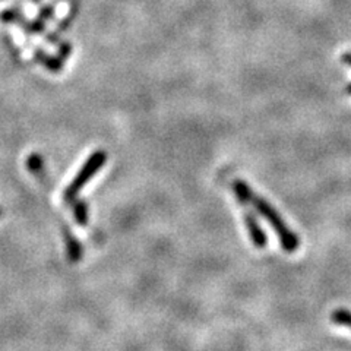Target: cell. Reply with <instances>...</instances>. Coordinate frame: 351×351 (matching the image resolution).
<instances>
[{
	"label": "cell",
	"instance_id": "cell-15",
	"mask_svg": "<svg viewBox=\"0 0 351 351\" xmlns=\"http://www.w3.org/2000/svg\"><path fill=\"white\" fill-rule=\"evenodd\" d=\"M0 215H2V210H0Z\"/></svg>",
	"mask_w": 351,
	"mask_h": 351
},
{
	"label": "cell",
	"instance_id": "cell-12",
	"mask_svg": "<svg viewBox=\"0 0 351 351\" xmlns=\"http://www.w3.org/2000/svg\"><path fill=\"white\" fill-rule=\"evenodd\" d=\"M341 62L347 66H351V53H344L341 56Z\"/></svg>",
	"mask_w": 351,
	"mask_h": 351
},
{
	"label": "cell",
	"instance_id": "cell-2",
	"mask_svg": "<svg viewBox=\"0 0 351 351\" xmlns=\"http://www.w3.org/2000/svg\"><path fill=\"white\" fill-rule=\"evenodd\" d=\"M107 161V152L103 149H98L95 152H93L88 160L85 161V164L82 166V169L76 173L75 179L69 183L68 188L64 189L63 192V197L66 202H72L76 195H78L84 186L90 182L94 176L101 170V167L104 166Z\"/></svg>",
	"mask_w": 351,
	"mask_h": 351
},
{
	"label": "cell",
	"instance_id": "cell-5",
	"mask_svg": "<svg viewBox=\"0 0 351 351\" xmlns=\"http://www.w3.org/2000/svg\"><path fill=\"white\" fill-rule=\"evenodd\" d=\"M64 240H66V252H68L69 261L78 262L82 256V246L80 245V241L76 240L69 232L64 233Z\"/></svg>",
	"mask_w": 351,
	"mask_h": 351
},
{
	"label": "cell",
	"instance_id": "cell-3",
	"mask_svg": "<svg viewBox=\"0 0 351 351\" xmlns=\"http://www.w3.org/2000/svg\"><path fill=\"white\" fill-rule=\"evenodd\" d=\"M243 217H245V224H246L252 243H254V246L256 249H263L268 243V237H267L265 232H263V228L261 227V224L258 221V217L255 215L254 211H249V210L245 211Z\"/></svg>",
	"mask_w": 351,
	"mask_h": 351
},
{
	"label": "cell",
	"instance_id": "cell-13",
	"mask_svg": "<svg viewBox=\"0 0 351 351\" xmlns=\"http://www.w3.org/2000/svg\"><path fill=\"white\" fill-rule=\"evenodd\" d=\"M346 93H347L348 95H351V84H350V85L346 88Z\"/></svg>",
	"mask_w": 351,
	"mask_h": 351
},
{
	"label": "cell",
	"instance_id": "cell-8",
	"mask_svg": "<svg viewBox=\"0 0 351 351\" xmlns=\"http://www.w3.org/2000/svg\"><path fill=\"white\" fill-rule=\"evenodd\" d=\"M24 15H22L19 8H9L0 14V21H3L5 24H18Z\"/></svg>",
	"mask_w": 351,
	"mask_h": 351
},
{
	"label": "cell",
	"instance_id": "cell-9",
	"mask_svg": "<svg viewBox=\"0 0 351 351\" xmlns=\"http://www.w3.org/2000/svg\"><path fill=\"white\" fill-rule=\"evenodd\" d=\"M27 166L32 174H38L43 170V160L38 154H32V156H29V158L27 161Z\"/></svg>",
	"mask_w": 351,
	"mask_h": 351
},
{
	"label": "cell",
	"instance_id": "cell-6",
	"mask_svg": "<svg viewBox=\"0 0 351 351\" xmlns=\"http://www.w3.org/2000/svg\"><path fill=\"white\" fill-rule=\"evenodd\" d=\"M73 217L76 219V223L81 227H85L88 223V205L84 201L75 202L73 206Z\"/></svg>",
	"mask_w": 351,
	"mask_h": 351
},
{
	"label": "cell",
	"instance_id": "cell-11",
	"mask_svg": "<svg viewBox=\"0 0 351 351\" xmlns=\"http://www.w3.org/2000/svg\"><path fill=\"white\" fill-rule=\"evenodd\" d=\"M71 53H72V44H69V43H62L60 47H59V56L64 60L66 58L69 56Z\"/></svg>",
	"mask_w": 351,
	"mask_h": 351
},
{
	"label": "cell",
	"instance_id": "cell-1",
	"mask_svg": "<svg viewBox=\"0 0 351 351\" xmlns=\"http://www.w3.org/2000/svg\"><path fill=\"white\" fill-rule=\"evenodd\" d=\"M233 192L236 193L237 199L241 205L252 206L254 210L262 217L267 219V223L274 228L276 232L281 249L287 254H294L298 252L300 246V239L298 237L293 230L289 228V226L284 223L282 217L278 214V211L274 208L267 199H263L262 196L256 195L254 191L250 189V186L243 180H234L233 182Z\"/></svg>",
	"mask_w": 351,
	"mask_h": 351
},
{
	"label": "cell",
	"instance_id": "cell-14",
	"mask_svg": "<svg viewBox=\"0 0 351 351\" xmlns=\"http://www.w3.org/2000/svg\"><path fill=\"white\" fill-rule=\"evenodd\" d=\"M29 2H31V3H34V5H40L41 0H29Z\"/></svg>",
	"mask_w": 351,
	"mask_h": 351
},
{
	"label": "cell",
	"instance_id": "cell-10",
	"mask_svg": "<svg viewBox=\"0 0 351 351\" xmlns=\"http://www.w3.org/2000/svg\"><path fill=\"white\" fill-rule=\"evenodd\" d=\"M53 16H54V6H53V5L41 8L40 14H38V18H40V19L49 21V19H53Z\"/></svg>",
	"mask_w": 351,
	"mask_h": 351
},
{
	"label": "cell",
	"instance_id": "cell-7",
	"mask_svg": "<svg viewBox=\"0 0 351 351\" xmlns=\"http://www.w3.org/2000/svg\"><path fill=\"white\" fill-rule=\"evenodd\" d=\"M331 321L335 325H343L351 329V311L347 309H335L331 313Z\"/></svg>",
	"mask_w": 351,
	"mask_h": 351
},
{
	"label": "cell",
	"instance_id": "cell-4",
	"mask_svg": "<svg viewBox=\"0 0 351 351\" xmlns=\"http://www.w3.org/2000/svg\"><path fill=\"white\" fill-rule=\"evenodd\" d=\"M34 58L37 62H40L43 66H46V68L50 71V72H60L62 68H63V59L60 56L54 58V56H50V54L44 53L41 49H37L34 51Z\"/></svg>",
	"mask_w": 351,
	"mask_h": 351
}]
</instances>
